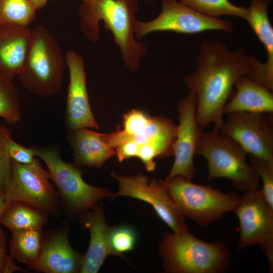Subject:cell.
Wrapping results in <instances>:
<instances>
[{"label": "cell", "mask_w": 273, "mask_h": 273, "mask_svg": "<svg viewBox=\"0 0 273 273\" xmlns=\"http://www.w3.org/2000/svg\"><path fill=\"white\" fill-rule=\"evenodd\" d=\"M254 59L243 47L232 51L220 40L201 43L196 69L184 78L196 95V117L201 130L213 124V129L219 131L233 88L240 78L249 75Z\"/></svg>", "instance_id": "cell-1"}, {"label": "cell", "mask_w": 273, "mask_h": 273, "mask_svg": "<svg viewBox=\"0 0 273 273\" xmlns=\"http://www.w3.org/2000/svg\"><path fill=\"white\" fill-rule=\"evenodd\" d=\"M138 8V0H89L79 10L80 28L86 38L92 42L98 41L99 22L103 20L120 49L124 65L132 71L139 69L147 52L146 46L134 36Z\"/></svg>", "instance_id": "cell-2"}, {"label": "cell", "mask_w": 273, "mask_h": 273, "mask_svg": "<svg viewBox=\"0 0 273 273\" xmlns=\"http://www.w3.org/2000/svg\"><path fill=\"white\" fill-rule=\"evenodd\" d=\"M159 251L163 267L169 273H223L230 259L223 242L204 241L189 229L164 234Z\"/></svg>", "instance_id": "cell-3"}, {"label": "cell", "mask_w": 273, "mask_h": 273, "mask_svg": "<svg viewBox=\"0 0 273 273\" xmlns=\"http://www.w3.org/2000/svg\"><path fill=\"white\" fill-rule=\"evenodd\" d=\"M159 181L180 213L202 227L209 225L225 213L234 212L240 199L236 191L223 193L180 176Z\"/></svg>", "instance_id": "cell-4"}, {"label": "cell", "mask_w": 273, "mask_h": 273, "mask_svg": "<svg viewBox=\"0 0 273 273\" xmlns=\"http://www.w3.org/2000/svg\"><path fill=\"white\" fill-rule=\"evenodd\" d=\"M196 154L208 163V179H229L237 190L246 192L259 189L260 178L246 160L247 154L235 141L219 131L202 130Z\"/></svg>", "instance_id": "cell-5"}, {"label": "cell", "mask_w": 273, "mask_h": 273, "mask_svg": "<svg viewBox=\"0 0 273 273\" xmlns=\"http://www.w3.org/2000/svg\"><path fill=\"white\" fill-rule=\"evenodd\" d=\"M64 69V58L56 38L44 26L34 27L28 56L19 74L22 84L36 95L53 96L61 88Z\"/></svg>", "instance_id": "cell-6"}, {"label": "cell", "mask_w": 273, "mask_h": 273, "mask_svg": "<svg viewBox=\"0 0 273 273\" xmlns=\"http://www.w3.org/2000/svg\"><path fill=\"white\" fill-rule=\"evenodd\" d=\"M47 165L51 179L57 188L62 207L71 217L80 216L112 193L106 189L91 186L82 178L75 164L64 161L53 147H31Z\"/></svg>", "instance_id": "cell-7"}, {"label": "cell", "mask_w": 273, "mask_h": 273, "mask_svg": "<svg viewBox=\"0 0 273 273\" xmlns=\"http://www.w3.org/2000/svg\"><path fill=\"white\" fill-rule=\"evenodd\" d=\"M51 180L48 170L43 168L37 158L30 164L12 160L5 198L9 202H22L58 216L62 208L61 202Z\"/></svg>", "instance_id": "cell-8"}, {"label": "cell", "mask_w": 273, "mask_h": 273, "mask_svg": "<svg viewBox=\"0 0 273 273\" xmlns=\"http://www.w3.org/2000/svg\"><path fill=\"white\" fill-rule=\"evenodd\" d=\"M234 213L239 221L238 250L254 245L260 246L273 271V208L261 189L244 192Z\"/></svg>", "instance_id": "cell-9"}, {"label": "cell", "mask_w": 273, "mask_h": 273, "mask_svg": "<svg viewBox=\"0 0 273 273\" xmlns=\"http://www.w3.org/2000/svg\"><path fill=\"white\" fill-rule=\"evenodd\" d=\"M162 10L153 20L142 22L136 20L134 36L140 39L155 31H173L195 34L210 30L232 32V23L227 20L198 13L176 0H162Z\"/></svg>", "instance_id": "cell-10"}, {"label": "cell", "mask_w": 273, "mask_h": 273, "mask_svg": "<svg viewBox=\"0 0 273 273\" xmlns=\"http://www.w3.org/2000/svg\"><path fill=\"white\" fill-rule=\"evenodd\" d=\"M226 115L219 132L247 154L273 163L272 113L240 112Z\"/></svg>", "instance_id": "cell-11"}, {"label": "cell", "mask_w": 273, "mask_h": 273, "mask_svg": "<svg viewBox=\"0 0 273 273\" xmlns=\"http://www.w3.org/2000/svg\"><path fill=\"white\" fill-rule=\"evenodd\" d=\"M196 97L189 91L178 104L179 123L172 145L174 160L165 179L180 176L192 180L196 170L194 156L202 132L196 117Z\"/></svg>", "instance_id": "cell-12"}, {"label": "cell", "mask_w": 273, "mask_h": 273, "mask_svg": "<svg viewBox=\"0 0 273 273\" xmlns=\"http://www.w3.org/2000/svg\"><path fill=\"white\" fill-rule=\"evenodd\" d=\"M119 183V190L110 198L128 196L150 204L159 217L173 231L178 233L189 229L185 217L176 208L166 191L158 181L149 179L144 175L125 176L111 173Z\"/></svg>", "instance_id": "cell-13"}, {"label": "cell", "mask_w": 273, "mask_h": 273, "mask_svg": "<svg viewBox=\"0 0 273 273\" xmlns=\"http://www.w3.org/2000/svg\"><path fill=\"white\" fill-rule=\"evenodd\" d=\"M65 57L69 71L65 114L66 128L68 133L82 128L99 129L89 103L84 60L74 51H68Z\"/></svg>", "instance_id": "cell-14"}, {"label": "cell", "mask_w": 273, "mask_h": 273, "mask_svg": "<svg viewBox=\"0 0 273 273\" xmlns=\"http://www.w3.org/2000/svg\"><path fill=\"white\" fill-rule=\"evenodd\" d=\"M83 255L75 251L68 239L66 227L42 232L40 252L29 268L45 273L80 272Z\"/></svg>", "instance_id": "cell-15"}, {"label": "cell", "mask_w": 273, "mask_h": 273, "mask_svg": "<svg viewBox=\"0 0 273 273\" xmlns=\"http://www.w3.org/2000/svg\"><path fill=\"white\" fill-rule=\"evenodd\" d=\"M80 217L90 234L88 248L83 255L80 272L97 273L107 257L114 255L110 244V236L114 226L107 223L101 203H97Z\"/></svg>", "instance_id": "cell-16"}, {"label": "cell", "mask_w": 273, "mask_h": 273, "mask_svg": "<svg viewBox=\"0 0 273 273\" xmlns=\"http://www.w3.org/2000/svg\"><path fill=\"white\" fill-rule=\"evenodd\" d=\"M31 39L28 27L0 22V76L8 80L19 75L25 65Z\"/></svg>", "instance_id": "cell-17"}, {"label": "cell", "mask_w": 273, "mask_h": 273, "mask_svg": "<svg viewBox=\"0 0 273 273\" xmlns=\"http://www.w3.org/2000/svg\"><path fill=\"white\" fill-rule=\"evenodd\" d=\"M176 129V125L170 119L159 116L151 117L147 126L138 133L127 135L122 133L118 126L116 130L107 134V140L114 148L127 140L134 141L139 147L151 144L158 151L160 158H164L173 155L172 145L175 138Z\"/></svg>", "instance_id": "cell-18"}, {"label": "cell", "mask_w": 273, "mask_h": 273, "mask_svg": "<svg viewBox=\"0 0 273 273\" xmlns=\"http://www.w3.org/2000/svg\"><path fill=\"white\" fill-rule=\"evenodd\" d=\"M67 138L73 150L76 166L101 168L107 160L115 154V149L108 143L105 134L88 128L77 129L68 133Z\"/></svg>", "instance_id": "cell-19"}, {"label": "cell", "mask_w": 273, "mask_h": 273, "mask_svg": "<svg viewBox=\"0 0 273 273\" xmlns=\"http://www.w3.org/2000/svg\"><path fill=\"white\" fill-rule=\"evenodd\" d=\"M271 0H251L245 20L262 43L267 53V59L262 63L261 83L273 89V28L268 15Z\"/></svg>", "instance_id": "cell-20"}, {"label": "cell", "mask_w": 273, "mask_h": 273, "mask_svg": "<svg viewBox=\"0 0 273 273\" xmlns=\"http://www.w3.org/2000/svg\"><path fill=\"white\" fill-rule=\"evenodd\" d=\"M235 86L236 93L225 105L224 114L240 112L273 113L272 90L245 75Z\"/></svg>", "instance_id": "cell-21"}, {"label": "cell", "mask_w": 273, "mask_h": 273, "mask_svg": "<svg viewBox=\"0 0 273 273\" xmlns=\"http://www.w3.org/2000/svg\"><path fill=\"white\" fill-rule=\"evenodd\" d=\"M48 214L28 204L12 202L0 214V225L11 232L23 230L42 231L48 222Z\"/></svg>", "instance_id": "cell-22"}, {"label": "cell", "mask_w": 273, "mask_h": 273, "mask_svg": "<svg viewBox=\"0 0 273 273\" xmlns=\"http://www.w3.org/2000/svg\"><path fill=\"white\" fill-rule=\"evenodd\" d=\"M42 235V231L12 232L10 242V254L27 265L34 263L40 252Z\"/></svg>", "instance_id": "cell-23"}, {"label": "cell", "mask_w": 273, "mask_h": 273, "mask_svg": "<svg viewBox=\"0 0 273 273\" xmlns=\"http://www.w3.org/2000/svg\"><path fill=\"white\" fill-rule=\"evenodd\" d=\"M180 2L198 13L215 18L229 15L245 20L248 12L247 8L236 6L229 0H180Z\"/></svg>", "instance_id": "cell-24"}, {"label": "cell", "mask_w": 273, "mask_h": 273, "mask_svg": "<svg viewBox=\"0 0 273 273\" xmlns=\"http://www.w3.org/2000/svg\"><path fill=\"white\" fill-rule=\"evenodd\" d=\"M36 10L29 0H0V22L28 27Z\"/></svg>", "instance_id": "cell-25"}, {"label": "cell", "mask_w": 273, "mask_h": 273, "mask_svg": "<svg viewBox=\"0 0 273 273\" xmlns=\"http://www.w3.org/2000/svg\"><path fill=\"white\" fill-rule=\"evenodd\" d=\"M0 117L9 124H17L21 120L20 103L12 80L0 76Z\"/></svg>", "instance_id": "cell-26"}, {"label": "cell", "mask_w": 273, "mask_h": 273, "mask_svg": "<svg viewBox=\"0 0 273 273\" xmlns=\"http://www.w3.org/2000/svg\"><path fill=\"white\" fill-rule=\"evenodd\" d=\"M11 138V130L0 124V195L5 194L11 174L12 159L8 148Z\"/></svg>", "instance_id": "cell-27"}, {"label": "cell", "mask_w": 273, "mask_h": 273, "mask_svg": "<svg viewBox=\"0 0 273 273\" xmlns=\"http://www.w3.org/2000/svg\"><path fill=\"white\" fill-rule=\"evenodd\" d=\"M136 241V235L131 228L114 226L110 236L111 248L115 256L133 249Z\"/></svg>", "instance_id": "cell-28"}, {"label": "cell", "mask_w": 273, "mask_h": 273, "mask_svg": "<svg viewBox=\"0 0 273 273\" xmlns=\"http://www.w3.org/2000/svg\"><path fill=\"white\" fill-rule=\"evenodd\" d=\"M250 164L257 173L262 183V192L269 204L273 208V163L266 162L252 156Z\"/></svg>", "instance_id": "cell-29"}, {"label": "cell", "mask_w": 273, "mask_h": 273, "mask_svg": "<svg viewBox=\"0 0 273 273\" xmlns=\"http://www.w3.org/2000/svg\"><path fill=\"white\" fill-rule=\"evenodd\" d=\"M151 117L144 112L132 109L123 116V127L120 130L124 134L132 135L142 130L151 120Z\"/></svg>", "instance_id": "cell-30"}, {"label": "cell", "mask_w": 273, "mask_h": 273, "mask_svg": "<svg viewBox=\"0 0 273 273\" xmlns=\"http://www.w3.org/2000/svg\"><path fill=\"white\" fill-rule=\"evenodd\" d=\"M9 152L12 160L22 164H30L36 157L30 148H26L16 142L11 138L9 142Z\"/></svg>", "instance_id": "cell-31"}, {"label": "cell", "mask_w": 273, "mask_h": 273, "mask_svg": "<svg viewBox=\"0 0 273 273\" xmlns=\"http://www.w3.org/2000/svg\"><path fill=\"white\" fill-rule=\"evenodd\" d=\"M16 270L25 271L16 264L11 254H8L6 236L0 226V273L12 272Z\"/></svg>", "instance_id": "cell-32"}, {"label": "cell", "mask_w": 273, "mask_h": 273, "mask_svg": "<svg viewBox=\"0 0 273 273\" xmlns=\"http://www.w3.org/2000/svg\"><path fill=\"white\" fill-rule=\"evenodd\" d=\"M137 157L142 161L148 171H152L156 167L154 159L160 158V155L155 146L146 144L139 146Z\"/></svg>", "instance_id": "cell-33"}, {"label": "cell", "mask_w": 273, "mask_h": 273, "mask_svg": "<svg viewBox=\"0 0 273 273\" xmlns=\"http://www.w3.org/2000/svg\"><path fill=\"white\" fill-rule=\"evenodd\" d=\"M119 162L132 157H137L139 150V146L133 141L127 140L118 144L115 148Z\"/></svg>", "instance_id": "cell-34"}, {"label": "cell", "mask_w": 273, "mask_h": 273, "mask_svg": "<svg viewBox=\"0 0 273 273\" xmlns=\"http://www.w3.org/2000/svg\"><path fill=\"white\" fill-rule=\"evenodd\" d=\"M34 6L36 10L42 8L48 3L49 0H29Z\"/></svg>", "instance_id": "cell-35"}, {"label": "cell", "mask_w": 273, "mask_h": 273, "mask_svg": "<svg viewBox=\"0 0 273 273\" xmlns=\"http://www.w3.org/2000/svg\"><path fill=\"white\" fill-rule=\"evenodd\" d=\"M8 201L6 200L4 197V194L0 195V214L10 204Z\"/></svg>", "instance_id": "cell-36"}, {"label": "cell", "mask_w": 273, "mask_h": 273, "mask_svg": "<svg viewBox=\"0 0 273 273\" xmlns=\"http://www.w3.org/2000/svg\"><path fill=\"white\" fill-rule=\"evenodd\" d=\"M83 1V2H87L89 0H81Z\"/></svg>", "instance_id": "cell-37"}, {"label": "cell", "mask_w": 273, "mask_h": 273, "mask_svg": "<svg viewBox=\"0 0 273 273\" xmlns=\"http://www.w3.org/2000/svg\"><path fill=\"white\" fill-rule=\"evenodd\" d=\"M149 1H153V0H149Z\"/></svg>", "instance_id": "cell-38"}]
</instances>
